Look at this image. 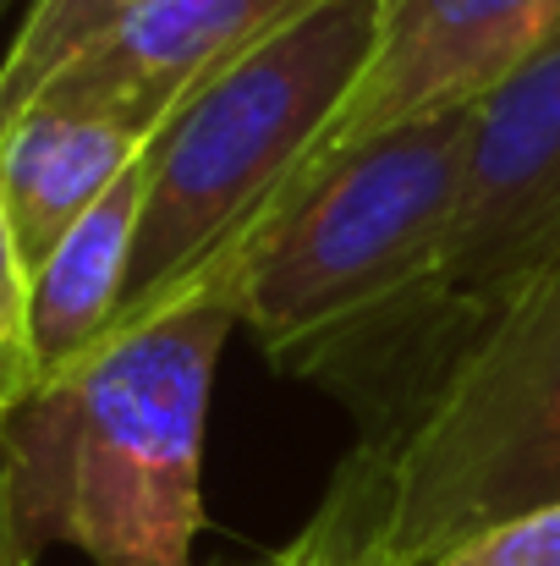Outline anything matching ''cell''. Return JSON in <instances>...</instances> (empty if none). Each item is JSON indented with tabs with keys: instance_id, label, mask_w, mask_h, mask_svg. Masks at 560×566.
Listing matches in <instances>:
<instances>
[{
	"instance_id": "cell-1",
	"label": "cell",
	"mask_w": 560,
	"mask_h": 566,
	"mask_svg": "<svg viewBox=\"0 0 560 566\" xmlns=\"http://www.w3.org/2000/svg\"><path fill=\"white\" fill-rule=\"evenodd\" d=\"M236 325L225 253L28 390L0 434L39 545H72L94 566H198L209 390Z\"/></svg>"
},
{
	"instance_id": "cell-2",
	"label": "cell",
	"mask_w": 560,
	"mask_h": 566,
	"mask_svg": "<svg viewBox=\"0 0 560 566\" xmlns=\"http://www.w3.org/2000/svg\"><path fill=\"white\" fill-rule=\"evenodd\" d=\"M560 501V253L363 418L308 534L347 566H434Z\"/></svg>"
},
{
	"instance_id": "cell-3",
	"label": "cell",
	"mask_w": 560,
	"mask_h": 566,
	"mask_svg": "<svg viewBox=\"0 0 560 566\" xmlns=\"http://www.w3.org/2000/svg\"><path fill=\"white\" fill-rule=\"evenodd\" d=\"M473 105L319 155L236 242V303L258 353L347 390L423 292L462 188Z\"/></svg>"
},
{
	"instance_id": "cell-4",
	"label": "cell",
	"mask_w": 560,
	"mask_h": 566,
	"mask_svg": "<svg viewBox=\"0 0 560 566\" xmlns=\"http://www.w3.org/2000/svg\"><path fill=\"white\" fill-rule=\"evenodd\" d=\"M373 39L379 0H319L155 133L133 281L116 319L166 303L236 253L264 209L325 149L369 72Z\"/></svg>"
},
{
	"instance_id": "cell-5",
	"label": "cell",
	"mask_w": 560,
	"mask_h": 566,
	"mask_svg": "<svg viewBox=\"0 0 560 566\" xmlns=\"http://www.w3.org/2000/svg\"><path fill=\"white\" fill-rule=\"evenodd\" d=\"M560 253V44L517 66L473 105L462 188L440 259L341 390L369 418L395 401L467 325Z\"/></svg>"
},
{
	"instance_id": "cell-6",
	"label": "cell",
	"mask_w": 560,
	"mask_h": 566,
	"mask_svg": "<svg viewBox=\"0 0 560 566\" xmlns=\"http://www.w3.org/2000/svg\"><path fill=\"white\" fill-rule=\"evenodd\" d=\"M556 44L560 0H379L373 61L319 155L395 122L478 105L495 83Z\"/></svg>"
},
{
	"instance_id": "cell-7",
	"label": "cell",
	"mask_w": 560,
	"mask_h": 566,
	"mask_svg": "<svg viewBox=\"0 0 560 566\" xmlns=\"http://www.w3.org/2000/svg\"><path fill=\"white\" fill-rule=\"evenodd\" d=\"M314 6L319 0H149L72 66H61L33 105L110 116L155 138L198 88Z\"/></svg>"
},
{
	"instance_id": "cell-8",
	"label": "cell",
	"mask_w": 560,
	"mask_h": 566,
	"mask_svg": "<svg viewBox=\"0 0 560 566\" xmlns=\"http://www.w3.org/2000/svg\"><path fill=\"white\" fill-rule=\"evenodd\" d=\"M149 144V133L110 116L28 105L0 133V203L22 264L39 270L50 248L138 166Z\"/></svg>"
},
{
	"instance_id": "cell-9",
	"label": "cell",
	"mask_w": 560,
	"mask_h": 566,
	"mask_svg": "<svg viewBox=\"0 0 560 566\" xmlns=\"http://www.w3.org/2000/svg\"><path fill=\"white\" fill-rule=\"evenodd\" d=\"M144 192H149V149L138 166L105 192L33 270V353L39 379L83 358L121 314L138 226H144Z\"/></svg>"
},
{
	"instance_id": "cell-10",
	"label": "cell",
	"mask_w": 560,
	"mask_h": 566,
	"mask_svg": "<svg viewBox=\"0 0 560 566\" xmlns=\"http://www.w3.org/2000/svg\"><path fill=\"white\" fill-rule=\"evenodd\" d=\"M149 0H28L22 28L0 61V133L44 94V83L138 17Z\"/></svg>"
},
{
	"instance_id": "cell-11",
	"label": "cell",
	"mask_w": 560,
	"mask_h": 566,
	"mask_svg": "<svg viewBox=\"0 0 560 566\" xmlns=\"http://www.w3.org/2000/svg\"><path fill=\"white\" fill-rule=\"evenodd\" d=\"M39 385L33 353V270L22 264V248L11 237L6 203H0V423L28 401Z\"/></svg>"
},
{
	"instance_id": "cell-12",
	"label": "cell",
	"mask_w": 560,
	"mask_h": 566,
	"mask_svg": "<svg viewBox=\"0 0 560 566\" xmlns=\"http://www.w3.org/2000/svg\"><path fill=\"white\" fill-rule=\"evenodd\" d=\"M434 566H560V501L484 528Z\"/></svg>"
},
{
	"instance_id": "cell-13",
	"label": "cell",
	"mask_w": 560,
	"mask_h": 566,
	"mask_svg": "<svg viewBox=\"0 0 560 566\" xmlns=\"http://www.w3.org/2000/svg\"><path fill=\"white\" fill-rule=\"evenodd\" d=\"M39 551L44 545L22 523L17 479H11V451H6V434H0V566H39Z\"/></svg>"
},
{
	"instance_id": "cell-14",
	"label": "cell",
	"mask_w": 560,
	"mask_h": 566,
	"mask_svg": "<svg viewBox=\"0 0 560 566\" xmlns=\"http://www.w3.org/2000/svg\"><path fill=\"white\" fill-rule=\"evenodd\" d=\"M292 545H297V556H303V566H330V551H325V545H319V539H314L308 528H303V534H297Z\"/></svg>"
},
{
	"instance_id": "cell-15",
	"label": "cell",
	"mask_w": 560,
	"mask_h": 566,
	"mask_svg": "<svg viewBox=\"0 0 560 566\" xmlns=\"http://www.w3.org/2000/svg\"><path fill=\"white\" fill-rule=\"evenodd\" d=\"M236 566H303V556H297V545H281V551H270L258 562H236Z\"/></svg>"
},
{
	"instance_id": "cell-16",
	"label": "cell",
	"mask_w": 560,
	"mask_h": 566,
	"mask_svg": "<svg viewBox=\"0 0 560 566\" xmlns=\"http://www.w3.org/2000/svg\"><path fill=\"white\" fill-rule=\"evenodd\" d=\"M11 6H17V0H0V22H6V17H11Z\"/></svg>"
},
{
	"instance_id": "cell-17",
	"label": "cell",
	"mask_w": 560,
	"mask_h": 566,
	"mask_svg": "<svg viewBox=\"0 0 560 566\" xmlns=\"http://www.w3.org/2000/svg\"><path fill=\"white\" fill-rule=\"evenodd\" d=\"M330 566H347V562H336V556H330Z\"/></svg>"
}]
</instances>
